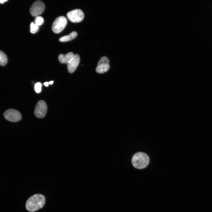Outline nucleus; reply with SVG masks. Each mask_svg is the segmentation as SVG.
Returning a JSON list of instances; mask_svg holds the SVG:
<instances>
[{"label": "nucleus", "mask_w": 212, "mask_h": 212, "mask_svg": "<svg viewBox=\"0 0 212 212\" xmlns=\"http://www.w3.org/2000/svg\"><path fill=\"white\" fill-rule=\"evenodd\" d=\"M68 19L74 23L80 22L83 19L84 14L80 9H75L69 12L67 14Z\"/></svg>", "instance_id": "nucleus-4"}, {"label": "nucleus", "mask_w": 212, "mask_h": 212, "mask_svg": "<svg viewBox=\"0 0 212 212\" xmlns=\"http://www.w3.org/2000/svg\"><path fill=\"white\" fill-rule=\"evenodd\" d=\"M132 162L133 166L138 169H143L146 167L149 162V158L145 153L139 152L132 156Z\"/></svg>", "instance_id": "nucleus-2"}, {"label": "nucleus", "mask_w": 212, "mask_h": 212, "mask_svg": "<svg viewBox=\"0 0 212 212\" xmlns=\"http://www.w3.org/2000/svg\"><path fill=\"white\" fill-rule=\"evenodd\" d=\"M45 198L42 195L35 194L31 196L26 203V210L30 212L35 211L42 208L45 204Z\"/></svg>", "instance_id": "nucleus-1"}, {"label": "nucleus", "mask_w": 212, "mask_h": 212, "mask_svg": "<svg viewBox=\"0 0 212 212\" xmlns=\"http://www.w3.org/2000/svg\"><path fill=\"white\" fill-rule=\"evenodd\" d=\"M4 116L6 120L13 122H18L21 118L20 113L17 110L13 109L6 110L4 112Z\"/></svg>", "instance_id": "nucleus-5"}, {"label": "nucleus", "mask_w": 212, "mask_h": 212, "mask_svg": "<svg viewBox=\"0 0 212 212\" xmlns=\"http://www.w3.org/2000/svg\"><path fill=\"white\" fill-rule=\"evenodd\" d=\"M42 86V84L39 82H37L35 84L34 89L36 92L39 93L41 92Z\"/></svg>", "instance_id": "nucleus-16"}, {"label": "nucleus", "mask_w": 212, "mask_h": 212, "mask_svg": "<svg viewBox=\"0 0 212 212\" xmlns=\"http://www.w3.org/2000/svg\"><path fill=\"white\" fill-rule=\"evenodd\" d=\"M49 82H44V85L46 87H47L49 85Z\"/></svg>", "instance_id": "nucleus-17"}, {"label": "nucleus", "mask_w": 212, "mask_h": 212, "mask_svg": "<svg viewBox=\"0 0 212 212\" xmlns=\"http://www.w3.org/2000/svg\"><path fill=\"white\" fill-rule=\"evenodd\" d=\"M109 64H102L97 66L96 69V72L99 73H102L107 71L110 68Z\"/></svg>", "instance_id": "nucleus-11"}, {"label": "nucleus", "mask_w": 212, "mask_h": 212, "mask_svg": "<svg viewBox=\"0 0 212 212\" xmlns=\"http://www.w3.org/2000/svg\"><path fill=\"white\" fill-rule=\"evenodd\" d=\"M7 1V0H0V3L2 4V3H3L4 2L6 1Z\"/></svg>", "instance_id": "nucleus-18"}, {"label": "nucleus", "mask_w": 212, "mask_h": 212, "mask_svg": "<svg viewBox=\"0 0 212 212\" xmlns=\"http://www.w3.org/2000/svg\"><path fill=\"white\" fill-rule=\"evenodd\" d=\"M74 55L72 52H69L65 54H61L58 56V60L62 63L67 64L73 57Z\"/></svg>", "instance_id": "nucleus-9"}, {"label": "nucleus", "mask_w": 212, "mask_h": 212, "mask_svg": "<svg viewBox=\"0 0 212 212\" xmlns=\"http://www.w3.org/2000/svg\"><path fill=\"white\" fill-rule=\"evenodd\" d=\"M45 6L44 3L41 1L35 2L31 6L30 12L33 16H37L41 14L44 11Z\"/></svg>", "instance_id": "nucleus-6"}, {"label": "nucleus", "mask_w": 212, "mask_h": 212, "mask_svg": "<svg viewBox=\"0 0 212 212\" xmlns=\"http://www.w3.org/2000/svg\"><path fill=\"white\" fill-rule=\"evenodd\" d=\"M53 81H50L49 82V83L50 85H51L53 84Z\"/></svg>", "instance_id": "nucleus-19"}, {"label": "nucleus", "mask_w": 212, "mask_h": 212, "mask_svg": "<svg viewBox=\"0 0 212 212\" xmlns=\"http://www.w3.org/2000/svg\"><path fill=\"white\" fill-rule=\"evenodd\" d=\"M80 61V57L78 54L74 55L73 57L67 64V69L70 73L73 72L77 67Z\"/></svg>", "instance_id": "nucleus-8"}, {"label": "nucleus", "mask_w": 212, "mask_h": 212, "mask_svg": "<svg viewBox=\"0 0 212 212\" xmlns=\"http://www.w3.org/2000/svg\"><path fill=\"white\" fill-rule=\"evenodd\" d=\"M77 36L76 32H73L69 34L61 37L59 39L61 42H65L71 40L75 38Z\"/></svg>", "instance_id": "nucleus-10"}, {"label": "nucleus", "mask_w": 212, "mask_h": 212, "mask_svg": "<svg viewBox=\"0 0 212 212\" xmlns=\"http://www.w3.org/2000/svg\"><path fill=\"white\" fill-rule=\"evenodd\" d=\"M39 26L33 22H32L30 25V32L32 33H35L39 30Z\"/></svg>", "instance_id": "nucleus-13"}, {"label": "nucleus", "mask_w": 212, "mask_h": 212, "mask_svg": "<svg viewBox=\"0 0 212 212\" xmlns=\"http://www.w3.org/2000/svg\"><path fill=\"white\" fill-rule=\"evenodd\" d=\"M67 23L66 18L64 16H60L54 21L52 25L53 31L58 33L62 32L65 27Z\"/></svg>", "instance_id": "nucleus-3"}, {"label": "nucleus", "mask_w": 212, "mask_h": 212, "mask_svg": "<svg viewBox=\"0 0 212 212\" xmlns=\"http://www.w3.org/2000/svg\"><path fill=\"white\" fill-rule=\"evenodd\" d=\"M47 106L45 102L42 100L39 101L35 106L34 114L35 116L39 118L44 117L47 113Z\"/></svg>", "instance_id": "nucleus-7"}, {"label": "nucleus", "mask_w": 212, "mask_h": 212, "mask_svg": "<svg viewBox=\"0 0 212 212\" xmlns=\"http://www.w3.org/2000/svg\"><path fill=\"white\" fill-rule=\"evenodd\" d=\"M8 59L5 53L0 50V65L4 66L7 63Z\"/></svg>", "instance_id": "nucleus-12"}, {"label": "nucleus", "mask_w": 212, "mask_h": 212, "mask_svg": "<svg viewBox=\"0 0 212 212\" xmlns=\"http://www.w3.org/2000/svg\"><path fill=\"white\" fill-rule=\"evenodd\" d=\"M34 21L35 24L38 26L41 25L44 22L43 18L39 16L36 17Z\"/></svg>", "instance_id": "nucleus-15"}, {"label": "nucleus", "mask_w": 212, "mask_h": 212, "mask_svg": "<svg viewBox=\"0 0 212 212\" xmlns=\"http://www.w3.org/2000/svg\"><path fill=\"white\" fill-rule=\"evenodd\" d=\"M109 60L107 57L104 56L102 57L99 61L97 66H99L102 64H109Z\"/></svg>", "instance_id": "nucleus-14"}]
</instances>
